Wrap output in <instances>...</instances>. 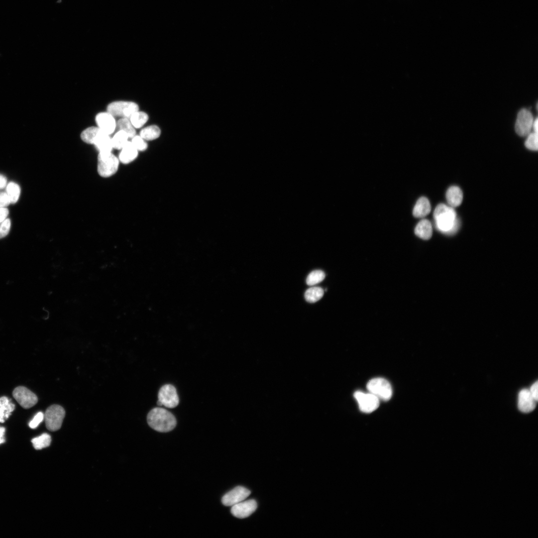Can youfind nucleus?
I'll return each mask as SVG.
<instances>
[{
  "label": "nucleus",
  "instance_id": "nucleus-31",
  "mask_svg": "<svg viewBox=\"0 0 538 538\" xmlns=\"http://www.w3.org/2000/svg\"><path fill=\"white\" fill-rule=\"evenodd\" d=\"M131 139L132 143L138 152H144L148 149V145L146 141L140 135H136Z\"/></svg>",
  "mask_w": 538,
  "mask_h": 538
},
{
  "label": "nucleus",
  "instance_id": "nucleus-11",
  "mask_svg": "<svg viewBox=\"0 0 538 538\" xmlns=\"http://www.w3.org/2000/svg\"><path fill=\"white\" fill-rule=\"evenodd\" d=\"M96 122L98 127L105 133L111 135L117 128V122L115 117L108 112H101L96 117Z\"/></svg>",
  "mask_w": 538,
  "mask_h": 538
},
{
  "label": "nucleus",
  "instance_id": "nucleus-19",
  "mask_svg": "<svg viewBox=\"0 0 538 538\" xmlns=\"http://www.w3.org/2000/svg\"><path fill=\"white\" fill-rule=\"evenodd\" d=\"M415 233L422 239H430L432 235V228L430 221L427 219L420 221L415 228Z\"/></svg>",
  "mask_w": 538,
  "mask_h": 538
},
{
  "label": "nucleus",
  "instance_id": "nucleus-5",
  "mask_svg": "<svg viewBox=\"0 0 538 538\" xmlns=\"http://www.w3.org/2000/svg\"><path fill=\"white\" fill-rule=\"evenodd\" d=\"M65 415V410L62 406L58 405L50 406L44 414V419L47 429L52 431L60 430Z\"/></svg>",
  "mask_w": 538,
  "mask_h": 538
},
{
  "label": "nucleus",
  "instance_id": "nucleus-1",
  "mask_svg": "<svg viewBox=\"0 0 538 538\" xmlns=\"http://www.w3.org/2000/svg\"><path fill=\"white\" fill-rule=\"evenodd\" d=\"M433 217L435 226L440 232L452 235L459 227V221L454 209L444 204H439L435 208Z\"/></svg>",
  "mask_w": 538,
  "mask_h": 538
},
{
  "label": "nucleus",
  "instance_id": "nucleus-28",
  "mask_svg": "<svg viewBox=\"0 0 538 538\" xmlns=\"http://www.w3.org/2000/svg\"><path fill=\"white\" fill-rule=\"evenodd\" d=\"M32 442L36 449L41 450L50 445L52 442V437L48 433H45L33 438Z\"/></svg>",
  "mask_w": 538,
  "mask_h": 538
},
{
  "label": "nucleus",
  "instance_id": "nucleus-30",
  "mask_svg": "<svg viewBox=\"0 0 538 538\" xmlns=\"http://www.w3.org/2000/svg\"><path fill=\"white\" fill-rule=\"evenodd\" d=\"M526 147L532 151H537L538 149V133H530L528 136L525 143Z\"/></svg>",
  "mask_w": 538,
  "mask_h": 538
},
{
  "label": "nucleus",
  "instance_id": "nucleus-10",
  "mask_svg": "<svg viewBox=\"0 0 538 538\" xmlns=\"http://www.w3.org/2000/svg\"><path fill=\"white\" fill-rule=\"evenodd\" d=\"M14 398L24 409H30L37 404L38 399L36 394L23 386L15 388L13 392Z\"/></svg>",
  "mask_w": 538,
  "mask_h": 538
},
{
  "label": "nucleus",
  "instance_id": "nucleus-13",
  "mask_svg": "<svg viewBox=\"0 0 538 538\" xmlns=\"http://www.w3.org/2000/svg\"><path fill=\"white\" fill-rule=\"evenodd\" d=\"M257 504L254 500L243 501L232 506V514L240 519L246 518L252 514L257 509Z\"/></svg>",
  "mask_w": 538,
  "mask_h": 538
},
{
  "label": "nucleus",
  "instance_id": "nucleus-38",
  "mask_svg": "<svg viewBox=\"0 0 538 538\" xmlns=\"http://www.w3.org/2000/svg\"><path fill=\"white\" fill-rule=\"evenodd\" d=\"M5 428L4 427H0V444L4 443L5 441Z\"/></svg>",
  "mask_w": 538,
  "mask_h": 538
},
{
  "label": "nucleus",
  "instance_id": "nucleus-23",
  "mask_svg": "<svg viewBox=\"0 0 538 538\" xmlns=\"http://www.w3.org/2000/svg\"><path fill=\"white\" fill-rule=\"evenodd\" d=\"M129 119L137 129L142 128L149 121V117L147 113L139 110L133 114Z\"/></svg>",
  "mask_w": 538,
  "mask_h": 538
},
{
  "label": "nucleus",
  "instance_id": "nucleus-2",
  "mask_svg": "<svg viewBox=\"0 0 538 538\" xmlns=\"http://www.w3.org/2000/svg\"><path fill=\"white\" fill-rule=\"evenodd\" d=\"M147 421L151 428L161 432L170 431L177 425V420L174 415L168 410L160 407L154 408L149 413Z\"/></svg>",
  "mask_w": 538,
  "mask_h": 538
},
{
  "label": "nucleus",
  "instance_id": "nucleus-21",
  "mask_svg": "<svg viewBox=\"0 0 538 538\" xmlns=\"http://www.w3.org/2000/svg\"><path fill=\"white\" fill-rule=\"evenodd\" d=\"M103 132L98 127H91L82 132L81 137L86 143L94 145L97 138Z\"/></svg>",
  "mask_w": 538,
  "mask_h": 538
},
{
  "label": "nucleus",
  "instance_id": "nucleus-37",
  "mask_svg": "<svg viewBox=\"0 0 538 538\" xmlns=\"http://www.w3.org/2000/svg\"><path fill=\"white\" fill-rule=\"evenodd\" d=\"M7 185V178L3 175L0 174V190H2Z\"/></svg>",
  "mask_w": 538,
  "mask_h": 538
},
{
  "label": "nucleus",
  "instance_id": "nucleus-16",
  "mask_svg": "<svg viewBox=\"0 0 538 538\" xmlns=\"http://www.w3.org/2000/svg\"><path fill=\"white\" fill-rule=\"evenodd\" d=\"M446 199L449 207L453 208L458 207L463 201L462 192L458 187H451L446 192Z\"/></svg>",
  "mask_w": 538,
  "mask_h": 538
},
{
  "label": "nucleus",
  "instance_id": "nucleus-29",
  "mask_svg": "<svg viewBox=\"0 0 538 538\" xmlns=\"http://www.w3.org/2000/svg\"><path fill=\"white\" fill-rule=\"evenodd\" d=\"M325 277V274L324 272L321 270H315L308 275L306 283L308 286H314L322 282Z\"/></svg>",
  "mask_w": 538,
  "mask_h": 538
},
{
  "label": "nucleus",
  "instance_id": "nucleus-24",
  "mask_svg": "<svg viewBox=\"0 0 538 538\" xmlns=\"http://www.w3.org/2000/svg\"><path fill=\"white\" fill-rule=\"evenodd\" d=\"M324 291L321 287H312L308 289L305 294L306 300L310 303H315L320 300L323 296Z\"/></svg>",
  "mask_w": 538,
  "mask_h": 538
},
{
  "label": "nucleus",
  "instance_id": "nucleus-26",
  "mask_svg": "<svg viewBox=\"0 0 538 538\" xmlns=\"http://www.w3.org/2000/svg\"><path fill=\"white\" fill-rule=\"evenodd\" d=\"M117 128L119 130L125 132L129 139H132L136 135V129L131 124L128 118H120L117 122Z\"/></svg>",
  "mask_w": 538,
  "mask_h": 538
},
{
  "label": "nucleus",
  "instance_id": "nucleus-17",
  "mask_svg": "<svg viewBox=\"0 0 538 538\" xmlns=\"http://www.w3.org/2000/svg\"><path fill=\"white\" fill-rule=\"evenodd\" d=\"M15 405L6 397L0 398V423H4L11 415Z\"/></svg>",
  "mask_w": 538,
  "mask_h": 538
},
{
  "label": "nucleus",
  "instance_id": "nucleus-12",
  "mask_svg": "<svg viewBox=\"0 0 538 538\" xmlns=\"http://www.w3.org/2000/svg\"><path fill=\"white\" fill-rule=\"evenodd\" d=\"M250 493V491L247 488L237 486L223 496L222 503L226 506H232L244 501Z\"/></svg>",
  "mask_w": 538,
  "mask_h": 538
},
{
  "label": "nucleus",
  "instance_id": "nucleus-18",
  "mask_svg": "<svg viewBox=\"0 0 538 538\" xmlns=\"http://www.w3.org/2000/svg\"><path fill=\"white\" fill-rule=\"evenodd\" d=\"M431 211V206L425 197L419 199L413 209V215L416 218H423L428 215Z\"/></svg>",
  "mask_w": 538,
  "mask_h": 538
},
{
  "label": "nucleus",
  "instance_id": "nucleus-36",
  "mask_svg": "<svg viewBox=\"0 0 538 538\" xmlns=\"http://www.w3.org/2000/svg\"><path fill=\"white\" fill-rule=\"evenodd\" d=\"M9 213V210L6 208H0V222L7 219Z\"/></svg>",
  "mask_w": 538,
  "mask_h": 538
},
{
  "label": "nucleus",
  "instance_id": "nucleus-15",
  "mask_svg": "<svg viewBox=\"0 0 538 538\" xmlns=\"http://www.w3.org/2000/svg\"><path fill=\"white\" fill-rule=\"evenodd\" d=\"M138 156V150L131 141H129L121 150L118 159L122 164H128L134 161Z\"/></svg>",
  "mask_w": 538,
  "mask_h": 538
},
{
  "label": "nucleus",
  "instance_id": "nucleus-4",
  "mask_svg": "<svg viewBox=\"0 0 538 538\" xmlns=\"http://www.w3.org/2000/svg\"><path fill=\"white\" fill-rule=\"evenodd\" d=\"M139 110L137 104L133 102L117 101L110 103L107 111L115 117L129 118L135 112Z\"/></svg>",
  "mask_w": 538,
  "mask_h": 538
},
{
  "label": "nucleus",
  "instance_id": "nucleus-6",
  "mask_svg": "<svg viewBox=\"0 0 538 538\" xmlns=\"http://www.w3.org/2000/svg\"><path fill=\"white\" fill-rule=\"evenodd\" d=\"M367 388L370 393L384 401L390 400L392 396V387L390 383L384 378H377L371 380L367 385Z\"/></svg>",
  "mask_w": 538,
  "mask_h": 538
},
{
  "label": "nucleus",
  "instance_id": "nucleus-7",
  "mask_svg": "<svg viewBox=\"0 0 538 538\" xmlns=\"http://www.w3.org/2000/svg\"><path fill=\"white\" fill-rule=\"evenodd\" d=\"M534 122L533 116L529 110L521 109L518 114L515 125L516 133L521 137L527 136L531 132Z\"/></svg>",
  "mask_w": 538,
  "mask_h": 538
},
{
  "label": "nucleus",
  "instance_id": "nucleus-25",
  "mask_svg": "<svg viewBox=\"0 0 538 538\" xmlns=\"http://www.w3.org/2000/svg\"><path fill=\"white\" fill-rule=\"evenodd\" d=\"M128 135L124 131L118 130L112 138L113 149L121 150L129 141Z\"/></svg>",
  "mask_w": 538,
  "mask_h": 538
},
{
  "label": "nucleus",
  "instance_id": "nucleus-14",
  "mask_svg": "<svg viewBox=\"0 0 538 538\" xmlns=\"http://www.w3.org/2000/svg\"><path fill=\"white\" fill-rule=\"evenodd\" d=\"M537 401L531 394L529 390L523 389L518 395V406L519 410L524 413H529L536 408Z\"/></svg>",
  "mask_w": 538,
  "mask_h": 538
},
{
  "label": "nucleus",
  "instance_id": "nucleus-34",
  "mask_svg": "<svg viewBox=\"0 0 538 538\" xmlns=\"http://www.w3.org/2000/svg\"><path fill=\"white\" fill-rule=\"evenodd\" d=\"M11 204L6 192H0V208H6Z\"/></svg>",
  "mask_w": 538,
  "mask_h": 538
},
{
  "label": "nucleus",
  "instance_id": "nucleus-20",
  "mask_svg": "<svg viewBox=\"0 0 538 538\" xmlns=\"http://www.w3.org/2000/svg\"><path fill=\"white\" fill-rule=\"evenodd\" d=\"M94 145L100 153L112 152L113 149L112 138L104 132L99 136Z\"/></svg>",
  "mask_w": 538,
  "mask_h": 538
},
{
  "label": "nucleus",
  "instance_id": "nucleus-22",
  "mask_svg": "<svg viewBox=\"0 0 538 538\" xmlns=\"http://www.w3.org/2000/svg\"><path fill=\"white\" fill-rule=\"evenodd\" d=\"M161 133V129L159 126L152 125L143 128L139 135L146 141H150L158 139Z\"/></svg>",
  "mask_w": 538,
  "mask_h": 538
},
{
  "label": "nucleus",
  "instance_id": "nucleus-35",
  "mask_svg": "<svg viewBox=\"0 0 538 538\" xmlns=\"http://www.w3.org/2000/svg\"><path fill=\"white\" fill-rule=\"evenodd\" d=\"M538 381H536L535 383H534L531 386V388H530V389L529 390V391H530L531 394L532 395L533 397L534 398V399L537 401H538Z\"/></svg>",
  "mask_w": 538,
  "mask_h": 538
},
{
  "label": "nucleus",
  "instance_id": "nucleus-8",
  "mask_svg": "<svg viewBox=\"0 0 538 538\" xmlns=\"http://www.w3.org/2000/svg\"><path fill=\"white\" fill-rule=\"evenodd\" d=\"M354 397L358 402L360 410L364 413H372L379 406V398L371 393L357 391L354 393Z\"/></svg>",
  "mask_w": 538,
  "mask_h": 538
},
{
  "label": "nucleus",
  "instance_id": "nucleus-32",
  "mask_svg": "<svg viewBox=\"0 0 538 538\" xmlns=\"http://www.w3.org/2000/svg\"><path fill=\"white\" fill-rule=\"evenodd\" d=\"M11 222L10 219L7 218L0 222V239L6 237L10 232Z\"/></svg>",
  "mask_w": 538,
  "mask_h": 538
},
{
  "label": "nucleus",
  "instance_id": "nucleus-39",
  "mask_svg": "<svg viewBox=\"0 0 538 538\" xmlns=\"http://www.w3.org/2000/svg\"><path fill=\"white\" fill-rule=\"evenodd\" d=\"M532 127L534 129V132L536 133H538V118H536L535 120H534Z\"/></svg>",
  "mask_w": 538,
  "mask_h": 538
},
{
  "label": "nucleus",
  "instance_id": "nucleus-27",
  "mask_svg": "<svg viewBox=\"0 0 538 538\" xmlns=\"http://www.w3.org/2000/svg\"><path fill=\"white\" fill-rule=\"evenodd\" d=\"M6 193L11 202V204L16 203L20 198L21 189L20 186L16 183L11 182L6 186Z\"/></svg>",
  "mask_w": 538,
  "mask_h": 538
},
{
  "label": "nucleus",
  "instance_id": "nucleus-3",
  "mask_svg": "<svg viewBox=\"0 0 538 538\" xmlns=\"http://www.w3.org/2000/svg\"><path fill=\"white\" fill-rule=\"evenodd\" d=\"M119 163V159L112 152L100 153L98 165L99 175L105 178L113 176L118 170Z\"/></svg>",
  "mask_w": 538,
  "mask_h": 538
},
{
  "label": "nucleus",
  "instance_id": "nucleus-33",
  "mask_svg": "<svg viewBox=\"0 0 538 538\" xmlns=\"http://www.w3.org/2000/svg\"><path fill=\"white\" fill-rule=\"evenodd\" d=\"M44 418L45 416L43 413L39 412L30 422L29 427L33 429H36L44 421Z\"/></svg>",
  "mask_w": 538,
  "mask_h": 538
},
{
  "label": "nucleus",
  "instance_id": "nucleus-9",
  "mask_svg": "<svg viewBox=\"0 0 538 538\" xmlns=\"http://www.w3.org/2000/svg\"><path fill=\"white\" fill-rule=\"evenodd\" d=\"M158 401L167 408L176 407L179 404V398L176 388L171 384L162 386L158 393Z\"/></svg>",
  "mask_w": 538,
  "mask_h": 538
}]
</instances>
